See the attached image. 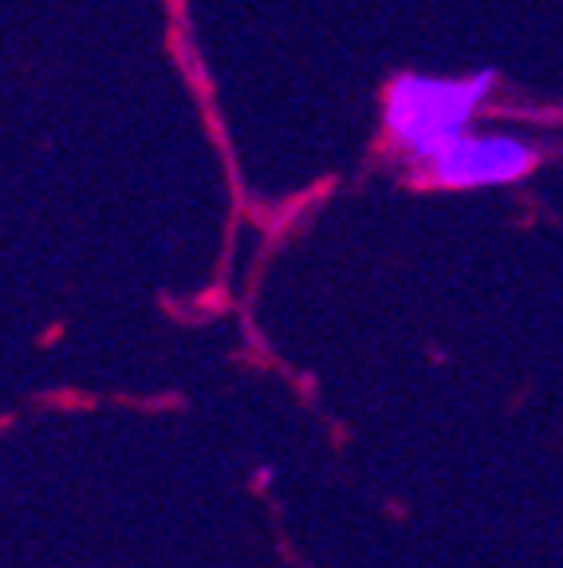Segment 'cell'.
<instances>
[{
  "label": "cell",
  "instance_id": "1",
  "mask_svg": "<svg viewBox=\"0 0 563 568\" xmlns=\"http://www.w3.org/2000/svg\"><path fill=\"white\" fill-rule=\"evenodd\" d=\"M493 88V68L469 71V75L398 71L382 95V131L390 146H398L410 159V166H418L473 126L477 111L489 103Z\"/></svg>",
  "mask_w": 563,
  "mask_h": 568
},
{
  "label": "cell",
  "instance_id": "2",
  "mask_svg": "<svg viewBox=\"0 0 563 568\" xmlns=\"http://www.w3.org/2000/svg\"><path fill=\"white\" fill-rule=\"evenodd\" d=\"M540 154L532 142L516 139V134H497V131H473L458 134L446 142L438 154L418 162V182L433 190H493L512 186L520 178H529L536 170Z\"/></svg>",
  "mask_w": 563,
  "mask_h": 568
}]
</instances>
